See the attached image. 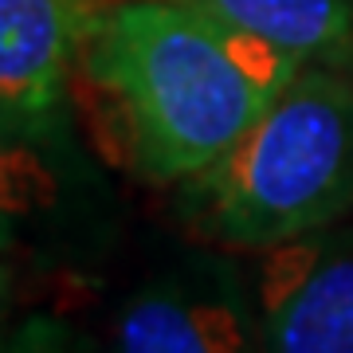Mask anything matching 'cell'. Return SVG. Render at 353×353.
<instances>
[{"mask_svg":"<svg viewBox=\"0 0 353 353\" xmlns=\"http://www.w3.org/2000/svg\"><path fill=\"white\" fill-rule=\"evenodd\" d=\"M75 67L130 165L181 185L248 134L303 59L192 0H99Z\"/></svg>","mask_w":353,"mask_h":353,"instance_id":"obj_1","label":"cell"},{"mask_svg":"<svg viewBox=\"0 0 353 353\" xmlns=\"http://www.w3.org/2000/svg\"><path fill=\"white\" fill-rule=\"evenodd\" d=\"M353 212V67L303 63L228 153L176 185V216L228 252H271Z\"/></svg>","mask_w":353,"mask_h":353,"instance_id":"obj_2","label":"cell"},{"mask_svg":"<svg viewBox=\"0 0 353 353\" xmlns=\"http://www.w3.org/2000/svg\"><path fill=\"white\" fill-rule=\"evenodd\" d=\"M110 353H263L255 294L224 255H189L122 303Z\"/></svg>","mask_w":353,"mask_h":353,"instance_id":"obj_3","label":"cell"},{"mask_svg":"<svg viewBox=\"0 0 353 353\" xmlns=\"http://www.w3.org/2000/svg\"><path fill=\"white\" fill-rule=\"evenodd\" d=\"M263 353H353V228H322L255 267Z\"/></svg>","mask_w":353,"mask_h":353,"instance_id":"obj_4","label":"cell"},{"mask_svg":"<svg viewBox=\"0 0 353 353\" xmlns=\"http://www.w3.org/2000/svg\"><path fill=\"white\" fill-rule=\"evenodd\" d=\"M99 0H0V106L51 118Z\"/></svg>","mask_w":353,"mask_h":353,"instance_id":"obj_5","label":"cell"},{"mask_svg":"<svg viewBox=\"0 0 353 353\" xmlns=\"http://www.w3.org/2000/svg\"><path fill=\"white\" fill-rule=\"evenodd\" d=\"M303 63L353 67V0H192Z\"/></svg>","mask_w":353,"mask_h":353,"instance_id":"obj_6","label":"cell"},{"mask_svg":"<svg viewBox=\"0 0 353 353\" xmlns=\"http://www.w3.org/2000/svg\"><path fill=\"white\" fill-rule=\"evenodd\" d=\"M51 118H24L0 106V255H8L55 192L39 134Z\"/></svg>","mask_w":353,"mask_h":353,"instance_id":"obj_7","label":"cell"},{"mask_svg":"<svg viewBox=\"0 0 353 353\" xmlns=\"http://www.w3.org/2000/svg\"><path fill=\"white\" fill-rule=\"evenodd\" d=\"M0 353H79V341L63 322L48 314H32L8 338H0Z\"/></svg>","mask_w":353,"mask_h":353,"instance_id":"obj_8","label":"cell"},{"mask_svg":"<svg viewBox=\"0 0 353 353\" xmlns=\"http://www.w3.org/2000/svg\"><path fill=\"white\" fill-rule=\"evenodd\" d=\"M4 294H8V271L0 267V306H4Z\"/></svg>","mask_w":353,"mask_h":353,"instance_id":"obj_9","label":"cell"}]
</instances>
